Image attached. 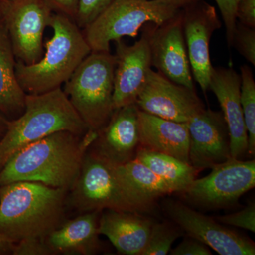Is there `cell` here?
<instances>
[{"label":"cell","mask_w":255,"mask_h":255,"mask_svg":"<svg viewBox=\"0 0 255 255\" xmlns=\"http://www.w3.org/2000/svg\"><path fill=\"white\" fill-rule=\"evenodd\" d=\"M97 136L90 130L83 135L61 130L26 146L0 170V186L27 181L70 191Z\"/></svg>","instance_id":"cell-1"},{"label":"cell","mask_w":255,"mask_h":255,"mask_svg":"<svg viewBox=\"0 0 255 255\" xmlns=\"http://www.w3.org/2000/svg\"><path fill=\"white\" fill-rule=\"evenodd\" d=\"M68 192L27 181L0 186V234L15 243L46 239L65 221Z\"/></svg>","instance_id":"cell-2"},{"label":"cell","mask_w":255,"mask_h":255,"mask_svg":"<svg viewBox=\"0 0 255 255\" xmlns=\"http://www.w3.org/2000/svg\"><path fill=\"white\" fill-rule=\"evenodd\" d=\"M49 27L53 34L44 46L41 59L32 65L16 63V78L26 94L45 93L63 87L92 52L81 28L72 18L53 12Z\"/></svg>","instance_id":"cell-3"},{"label":"cell","mask_w":255,"mask_h":255,"mask_svg":"<svg viewBox=\"0 0 255 255\" xmlns=\"http://www.w3.org/2000/svg\"><path fill=\"white\" fill-rule=\"evenodd\" d=\"M61 130L80 135L88 130L63 88L37 95L26 94L24 112L9 121L7 130L0 139V170L18 151Z\"/></svg>","instance_id":"cell-4"},{"label":"cell","mask_w":255,"mask_h":255,"mask_svg":"<svg viewBox=\"0 0 255 255\" xmlns=\"http://www.w3.org/2000/svg\"><path fill=\"white\" fill-rule=\"evenodd\" d=\"M67 196L70 205L81 212L111 209L130 212H150L155 202L137 192L110 163L87 150L76 182Z\"/></svg>","instance_id":"cell-5"},{"label":"cell","mask_w":255,"mask_h":255,"mask_svg":"<svg viewBox=\"0 0 255 255\" xmlns=\"http://www.w3.org/2000/svg\"><path fill=\"white\" fill-rule=\"evenodd\" d=\"M116 57L110 52L92 51L82 60L63 92L92 131H100L114 112L113 94Z\"/></svg>","instance_id":"cell-6"},{"label":"cell","mask_w":255,"mask_h":255,"mask_svg":"<svg viewBox=\"0 0 255 255\" xmlns=\"http://www.w3.org/2000/svg\"><path fill=\"white\" fill-rule=\"evenodd\" d=\"M180 9L156 0H114L82 31L92 51L110 52L112 41L135 38L147 23L162 24Z\"/></svg>","instance_id":"cell-7"},{"label":"cell","mask_w":255,"mask_h":255,"mask_svg":"<svg viewBox=\"0 0 255 255\" xmlns=\"http://www.w3.org/2000/svg\"><path fill=\"white\" fill-rule=\"evenodd\" d=\"M53 13L45 0H5L1 20L18 62L32 65L41 59L43 34Z\"/></svg>","instance_id":"cell-8"},{"label":"cell","mask_w":255,"mask_h":255,"mask_svg":"<svg viewBox=\"0 0 255 255\" xmlns=\"http://www.w3.org/2000/svg\"><path fill=\"white\" fill-rule=\"evenodd\" d=\"M255 186L254 159L231 158L212 168L209 175L196 178L184 193L194 204L219 209L234 204Z\"/></svg>","instance_id":"cell-9"},{"label":"cell","mask_w":255,"mask_h":255,"mask_svg":"<svg viewBox=\"0 0 255 255\" xmlns=\"http://www.w3.org/2000/svg\"><path fill=\"white\" fill-rule=\"evenodd\" d=\"M160 25L143 26L152 67L171 81L196 90L182 28V13Z\"/></svg>","instance_id":"cell-10"},{"label":"cell","mask_w":255,"mask_h":255,"mask_svg":"<svg viewBox=\"0 0 255 255\" xmlns=\"http://www.w3.org/2000/svg\"><path fill=\"white\" fill-rule=\"evenodd\" d=\"M181 13L191 73L206 95L214 68L210 60V41L222 23L214 6L204 0L193 1L183 7Z\"/></svg>","instance_id":"cell-11"},{"label":"cell","mask_w":255,"mask_h":255,"mask_svg":"<svg viewBox=\"0 0 255 255\" xmlns=\"http://www.w3.org/2000/svg\"><path fill=\"white\" fill-rule=\"evenodd\" d=\"M135 105L146 113L179 123H187L205 109L196 90L171 81L153 70L149 73Z\"/></svg>","instance_id":"cell-12"},{"label":"cell","mask_w":255,"mask_h":255,"mask_svg":"<svg viewBox=\"0 0 255 255\" xmlns=\"http://www.w3.org/2000/svg\"><path fill=\"white\" fill-rule=\"evenodd\" d=\"M164 210L183 232L202 242L219 255H255V245L251 239L180 201L167 200L164 204Z\"/></svg>","instance_id":"cell-13"},{"label":"cell","mask_w":255,"mask_h":255,"mask_svg":"<svg viewBox=\"0 0 255 255\" xmlns=\"http://www.w3.org/2000/svg\"><path fill=\"white\" fill-rule=\"evenodd\" d=\"M187 124L189 162L198 172L232 158L229 131L222 112L204 109Z\"/></svg>","instance_id":"cell-14"},{"label":"cell","mask_w":255,"mask_h":255,"mask_svg":"<svg viewBox=\"0 0 255 255\" xmlns=\"http://www.w3.org/2000/svg\"><path fill=\"white\" fill-rule=\"evenodd\" d=\"M114 71V110L135 103L152 70L148 43L145 32L138 41L128 46L122 40L116 42Z\"/></svg>","instance_id":"cell-15"},{"label":"cell","mask_w":255,"mask_h":255,"mask_svg":"<svg viewBox=\"0 0 255 255\" xmlns=\"http://www.w3.org/2000/svg\"><path fill=\"white\" fill-rule=\"evenodd\" d=\"M138 110L135 103L114 110L108 123L97 132L90 148L115 165L135 159L140 147Z\"/></svg>","instance_id":"cell-16"},{"label":"cell","mask_w":255,"mask_h":255,"mask_svg":"<svg viewBox=\"0 0 255 255\" xmlns=\"http://www.w3.org/2000/svg\"><path fill=\"white\" fill-rule=\"evenodd\" d=\"M241 76L232 68H213L209 90L219 101L229 131L231 155L242 159L248 153V136L241 103Z\"/></svg>","instance_id":"cell-17"},{"label":"cell","mask_w":255,"mask_h":255,"mask_svg":"<svg viewBox=\"0 0 255 255\" xmlns=\"http://www.w3.org/2000/svg\"><path fill=\"white\" fill-rule=\"evenodd\" d=\"M99 219L100 235L109 238L120 254L142 255L153 221L139 213L104 210Z\"/></svg>","instance_id":"cell-18"},{"label":"cell","mask_w":255,"mask_h":255,"mask_svg":"<svg viewBox=\"0 0 255 255\" xmlns=\"http://www.w3.org/2000/svg\"><path fill=\"white\" fill-rule=\"evenodd\" d=\"M138 130L140 147L173 156L189 164L187 123L159 118L139 110Z\"/></svg>","instance_id":"cell-19"},{"label":"cell","mask_w":255,"mask_h":255,"mask_svg":"<svg viewBox=\"0 0 255 255\" xmlns=\"http://www.w3.org/2000/svg\"><path fill=\"white\" fill-rule=\"evenodd\" d=\"M102 211L85 212L65 221L48 235L47 245L54 255L97 254L101 249L99 219Z\"/></svg>","instance_id":"cell-20"},{"label":"cell","mask_w":255,"mask_h":255,"mask_svg":"<svg viewBox=\"0 0 255 255\" xmlns=\"http://www.w3.org/2000/svg\"><path fill=\"white\" fill-rule=\"evenodd\" d=\"M17 60L13 52L7 31L0 20V113L9 120L24 112L26 94L16 75Z\"/></svg>","instance_id":"cell-21"},{"label":"cell","mask_w":255,"mask_h":255,"mask_svg":"<svg viewBox=\"0 0 255 255\" xmlns=\"http://www.w3.org/2000/svg\"><path fill=\"white\" fill-rule=\"evenodd\" d=\"M164 181L172 192H185L198 172L190 164L173 156L139 147L135 158Z\"/></svg>","instance_id":"cell-22"},{"label":"cell","mask_w":255,"mask_h":255,"mask_svg":"<svg viewBox=\"0 0 255 255\" xmlns=\"http://www.w3.org/2000/svg\"><path fill=\"white\" fill-rule=\"evenodd\" d=\"M117 167L128 182L151 201L156 202L159 198L173 193L160 177L136 159Z\"/></svg>","instance_id":"cell-23"},{"label":"cell","mask_w":255,"mask_h":255,"mask_svg":"<svg viewBox=\"0 0 255 255\" xmlns=\"http://www.w3.org/2000/svg\"><path fill=\"white\" fill-rule=\"evenodd\" d=\"M241 103L248 136V154L255 153V82L248 65L241 67Z\"/></svg>","instance_id":"cell-24"},{"label":"cell","mask_w":255,"mask_h":255,"mask_svg":"<svg viewBox=\"0 0 255 255\" xmlns=\"http://www.w3.org/2000/svg\"><path fill=\"white\" fill-rule=\"evenodd\" d=\"M182 232L177 225L167 222L152 223L150 237L142 255L168 254L174 242Z\"/></svg>","instance_id":"cell-25"},{"label":"cell","mask_w":255,"mask_h":255,"mask_svg":"<svg viewBox=\"0 0 255 255\" xmlns=\"http://www.w3.org/2000/svg\"><path fill=\"white\" fill-rule=\"evenodd\" d=\"M232 47L255 66V28L248 27L237 21L233 34Z\"/></svg>","instance_id":"cell-26"},{"label":"cell","mask_w":255,"mask_h":255,"mask_svg":"<svg viewBox=\"0 0 255 255\" xmlns=\"http://www.w3.org/2000/svg\"><path fill=\"white\" fill-rule=\"evenodd\" d=\"M114 0H79L78 9L74 21L83 29Z\"/></svg>","instance_id":"cell-27"},{"label":"cell","mask_w":255,"mask_h":255,"mask_svg":"<svg viewBox=\"0 0 255 255\" xmlns=\"http://www.w3.org/2000/svg\"><path fill=\"white\" fill-rule=\"evenodd\" d=\"M216 221L223 224L229 225L255 232V204L252 202L245 209L234 214L225 215L216 218Z\"/></svg>","instance_id":"cell-28"},{"label":"cell","mask_w":255,"mask_h":255,"mask_svg":"<svg viewBox=\"0 0 255 255\" xmlns=\"http://www.w3.org/2000/svg\"><path fill=\"white\" fill-rule=\"evenodd\" d=\"M219 6L226 27V39L228 47L232 48L233 34L236 29V6L238 0H215Z\"/></svg>","instance_id":"cell-29"},{"label":"cell","mask_w":255,"mask_h":255,"mask_svg":"<svg viewBox=\"0 0 255 255\" xmlns=\"http://www.w3.org/2000/svg\"><path fill=\"white\" fill-rule=\"evenodd\" d=\"M14 255H54L47 245L46 239L26 238L15 243Z\"/></svg>","instance_id":"cell-30"},{"label":"cell","mask_w":255,"mask_h":255,"mask_svg":"<svg viewBox=\"0 0 255 255\" xmlns=\"http://www.w3.org/2000/svg\"><path fill=\"white\" fill-rule=\"evenodd\" d=\"M172 255H211L209 246L196 238L187 236L174 249L170 250Z\"/></svg>","instance_id":"cell-31"},{"label":"cell","mask_w":255,"mask_h":255,"mask_svg":"<svg viewBox=\"0 0 255 255\" xmlns=\"http://www.w3.org/2000/svg\"><path fill=\"white\" fill-rule=\"evenodd\" d=\"M236 18L245 26L255 28V0H238Z\"/></svg>","instance_id":"cell-32"},{"label":"cell","mask_w":255,"mask_h":255,"mask_svg":"<svg viewBox=\"0 0 255 255\" xmlns=\"http://www.w3.org/2000/svg\"><path fill=\"white\" fill-rule=\"evenodd\" d=\"M53 10V12L58 13L68 16L74 21L78 9L79 0H45Z\"/></svg>","instance_id":"cell-33"},{"label":"cell","mask_w":255,"mask_h":255,"mask_svg":"<svg viewBox=\"0 0 255 255\" xmlns=\"http://www.w3.org/2000/svg\"><path fill=\"white\" fill-rule=\"evenodd\" d=\"M15 243L6 236L0 234V255L12 254Z\"/></svg>","instance_id":"cell-34"},{"label":"cell","mask_w":255,"mask_h":255,"mask_svg":"<svg viewBox=\"0 0 255 255\" xmlns=\"http://www.w3.org/2000/svg\"><path fill=\"white\" fill-rule=\"evenodd\" d=\"M156 1L167 3V4L177 6V7L179 8V9H182L184 6L191 4V2L196 1V0H156Z\"/></svg>","instance_id":"cell-35"},{"label":"cell","mask_w":255,"mask_h":255,"mask_svg":"<svg viewBox=\"0 0 255 255\" xmlns=\"http://www.w3.org/2000/svg\"><path fill=\"white\" fill-rule=\"evenodd\" d=\"M9 121V119L6 118L2 114L0 113V139L2 137L7 130Z\"/></svg>","instance_id":"cell-36"},{"label":"cell","mask_w":255,"mask_h":255,"mask_svg":"<svg viewBox=\"0 0 255 255\" xmlns=\"http://www.w3.org/2000/svg\"><path fill=\"white\" fill-rule=\"evenodd\" d=\"M5 0H0V20L2 17V10L3 6H4Z\"/></svg>","instance_id":"cell-37"},{"label":"cell","mask_w":255,"mask_h":255,"mask_svg":"<svg viewBox=\"0 0 255 255\" xmlns=\"http://www.w3.org/2000/svg\"><path fill=\"white\" fill-rule=\"evenodd\" d=\"M7 1H13V0H7Z\"/></svg>","instance_id":"cell-38"}]
</instances>
